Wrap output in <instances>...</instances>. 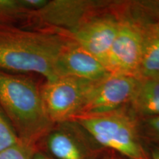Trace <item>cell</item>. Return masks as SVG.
<instances>
[{
  "label": "cell",
  "instance_id": "obj_1",
  "mask_svg": "<svg viewBox=\"0 0 159 159\" xmlns=\"http://www.w3.org/2000/svg\"><path fill=\"white\" fill-rule=\"evenodd\" d=\"M69 40L52 31L0 26V71L36 73L46 80L56 79L57 60Z\"/></svg>",
  "mask_w": 159,
  "mask_h": 159
},
{
  "label": "cell",
  "instance_id": "obj_2",
  "mask_svg": "<svg viewBox=\"0 0 159 159\" xmlns=\"http://www.w3.org/2000/svg\"><path fill=\"white\" fill-rule=\"evenodd\" d=\"M0 106L19 140L35 148L54 125L46 113L41 87L25 75L0 71Z\"/></svg>",
  "mask_w": 159,
  "mask_h": 159
},
{
  "label": "cell",
  "instance_id": "obj_3",
  "mask_svg": "<svg viewBox=\"0 0 159 159\" xmlns=\"http://www.w3.org/2000/svg\"><path fill=\"white\" fill-rule=\"evenodd\" d=\"M74 120L105 150L126 159H150L139 128V119L128 105L108 114L77 117Z\"/></svg>",
  "mask_w": 159,
  "mask_h": 159
},
{
  "label": "cell",
  "instance_id": "obj_4",
  "mask_svg": "<svg viewBox=\"0 0 159 159\" xmlns=\"http://www.w3.org/2000/svg\"><path fill=\"white\" fill-rule=\"evenodd\" d=\"M111 3L91 0H52L32 12L27 22L43 30L68 35L85 21L100 13Z\"/></svg>",
  "mask_w": 159,
  "mask_h": 159
},
{
  "label": "cell",
  "instance_id": "obj_5",
  "mask_svg": "<svg viewBox=\"0 0 159 159\" xmlns=\"http://www.w3.org/2000/svg\"><path fill=\"white\" fill-rule=\"evenodd\" d=\"M36 149L53 159H102L108 151L74 119L54 124Z\"/></svg>",
  "mask_w": 159,
  "mask_h": 159
},
{
  "label": "cell",
  "instance_id": "obj_6",
  "mask_svg": "<svg viewBox=\"0 0 159 159\" xmlns=\"http://www.w3.org/2000/svg\"><path fill=\"white\" fill-rule=\"evenodd\" d=\"M119 27L107 57L105 67L111 74L138 76L149 22L116 11Z\"/></svg>",
  "mask_w": 159,
  "mask_h": 159
},
{
  "label": "cell",
  "instance_id": "obj_7",
  "mask_svg": "<svg viewBox=\"0 0 159 159\" xmlns=\"http://www.w3.org/2000/svg\"><path fill=\"white\" fill-rule=\"evenodd\" d=\"M94 83L72 77L46 80L41 86V93L46 113L51 122L56 124L76 118Z\"/></svg>",
  "mask_w": 159,
  "mask_h": 159
},
{
  "label": "cell",
  "instance_id": "obj_8",
  "mask_svg": "<svg viewBox=\"0 0 159 159\" xmlns=\"http://www.w3.org/2000/svg\"><path fill=\"white\" fill-rule=\"evenodd\" d=\"M140 80L135 76L111 73L94 83L87 92L76 118L108 114L128 106L134 98Z\"/></svg>",
  "mask_w": 159,
  "mask_h": 159
},
{
  "label": "cell",
  "instance_id": "obj_9",
  "mask_svg": "<svg viewBox=\"0 0 159 159\" xmlns=\"http://www.w3.org/2000/svg\"><path fill=\"white\" fill-rule=\"evenodd\" d=\"M119 24L120 19L115 11L112 15H105L102 11L85 21L67 36L105 66Z\"/></svg>",
  "mask_w": 159,
  "mask_h": 159
},
{
  "label": "cell",
  "instance_id": "obj_10",
  "mask_svg": "<svg viewBox=\"0 0 159 159\" xmlns=\"http://www.w3.org/2000/svg\"><path fill=\"white\" fill-rule=\"evenodd\" d=\"M56 69L58 77H72L91 82H97L111 74L101 61L71 38L59 55Z\"/></svg>",
  "mask_w": 159,
  "mask_h": 159
},
{
  "label": "cell",
  "instance_id": "obj_11",
  "mask_svg": "<svg viewBox=\"0 0 159 159\" xmlns=\"http://www.w3.org/2000/svg\"><path fill=\"white\" fill-rule=\"evenodd\" d=\"M129 108L138 119L159 115V79H141Z\"/></svg>",
  "mask_w": 159,
  "mask_h": 159
},
{
  "label": "cell",
  "instance_id": "obj_12",
  "mask_svg": "<svg viewBox=\"0 0 159 159\" xmlns=\"http://www.w3.org/2000/svg\"><path fill=\"white\" fill-rule=\"evenodd\" d=\"M137 77L140 79H159V27L155 23L147 26L144 50Z\"/></svg>",
  "mask_w": 159,
  "mask_h": 159
},
{
  "label": "cell",
  "instance_id": "obj_13",
  "mask_svg": "<svg viewBox=\"0 0 159 159\" xmlns=\"http://www.w3.org/2000/svg\"><path fill=\"white\" fill-rule=\"evenodd\" d=\"M33 11L32 0H0V26L26 22Z\"/></svg>",
  "mask_w": 159,
  "mask_h": 159
},
{
  "label": "cell",
  "instance_id": "obj_14",
  "mask_svg": "<svg viewBox=\"0 0 159 159\" xmlns=\"http://www.w3.org/2000/svg\"><path fill=\"white\" fill-rule=\"evenodd\" d=\"M20 140L8 117L0 106V151L13 146Z\"/></svg>",
  "mask_w": 159,
  "mask_h": 159
},
{
  "label": "cell",
  "instance_id": "obj_15",
  "mask_svg": "<svg viewBox=\"0 0 159 159\" xmlns=\"http://www.w3.org/2000/svg\"><path fill=\"white\" fill-rule=\"evenodd\" d=\"M139 123L143 139L159 146V115L139 119Z\"/></svg>",
  "mask_w": 159,
  "mask_h": 159
},
{
  "label": "cell",
  "instance_id": "obj_16",
  "mask_svg": "<svg viewBox=\"0 0 159 159\" xmlns=\"http://www.w3.org/2000/svg\"><path fill=\"white\" fill-rule=\"evenodd\" d=\"M35 150V147L20 141L17 144L0 151V159H33Z\"/></svg>",
  "mask_w": 159,
  "mask_h": 159
},
{
  "label": "cell",
  "instance_id": "obj_17",
  "mask_svg": "<svg viewBox=\"0 0 159 159\" xmlns=\"http://www.w3.org/2000/svg\"><path fill=\"white\" fill-rule=\"evenodd\" d=\"M152 10L155 24L159 27V1L152 2Z\"/></svg>",
  "mask_w": 159,
  "mask_h": 159
},
{
  "label": "cell",
  "instance_id": "obj_18",
  "mask_svg": "<svg viewBox=\"0 0 159 159\" xmlns=\"http://www.w3.org/2000/svg\"><path fill=\"white\" fill-rule=\"evenodd\" d=\"M150 159H159V146L152 144L150 148Z\"/></svg>",
  "mask_w": 159,
  "mask_h": 159
},
{
  "label": "cell",
  "instance_id": "obj_19",
  "mask_svg": "<svg viewBox=\"0 0 159 159\" xmlns=\"http://www.w3.org/2000/svg\"><path fill=\"white\" fill-rule=\"evenodd\" d=\"M102 159H126L124 157L119 156L116 152H112V151H107L105 154L103 156Z\"/></svg>",
  "mask_w": 159,
  "mask_h": 159
},
{
  "label": "cell",
  "instance_id": "obj_20",
  "mask_svg": "<svg viewBox=\"0 0 159 159\" xmlns=\"http://www.w3.org/2000/svg\"><path fill=\"white\" fill-rule=\"evenodd\" d=\"M33 159H53L50 156H49L48 155H47L42 151L38 150L36 149L35 150L34 156H33Z\"/></svg>",
  "mask_w": 159,
  "mask_h": 159
}]
</instances>
